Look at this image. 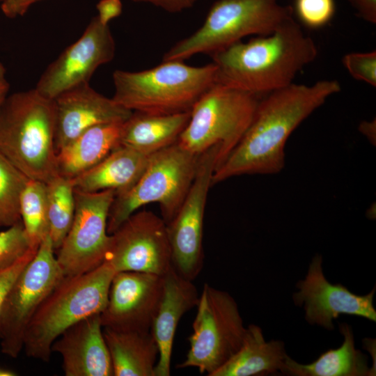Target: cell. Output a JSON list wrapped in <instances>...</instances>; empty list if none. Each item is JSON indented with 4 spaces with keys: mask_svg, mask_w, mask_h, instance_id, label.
<instances>
[{
    "mask_svg": "<svg viewBox=\"0 0 376 376\" xmlns=\"http://www.w3.org/2000/svg\"><path fill=\"white\" fill-rule=\"evenodd\" d=\"M336 80L295 84L269 93L260 100L241 140L215 169L212 184L245 174L274 175L285 166V146L294 130L331 95Z\"/></svg>",
    "mask_w": 376,
    "mask_h": 376,
    "instance_id": "1",
    "label": "cell"
},
{
    "mask_svg": "<svg viewBox=\"0 0 376 376\" xmlns=\"http://www.w3.org/2000/svg\"><path fill=\"white\" fill-rule=\"evenodd\" d=\"M318 55L314 40L293 18L274 33L211 54L216 84L260 95L293 84Z\"/></svg>",
    "mask_w": 376,
    "mask_h": 376,
    "instance_id": "2",
    "label": "cell"
},
{
    "mask_svg": "<svg viewBox=\"0 0 376 376\" xmlns=\"http://www.w3.org/2000/svg\"><path fill=\"white\" fill-rule=\"evenodd\" d=\"M54 100L36 88L8 95L0 107V152L29 179L58 175Z\"/></svg>",
    "mask_w": 376,
    "mask_h": 376,
    "instance_id": "3",
    "label": "cell"
},
{
    "mask_svg": "<svg viewBox=\"0 0 376 376\" xmlns=\"http://www.w3.org/2000/svg\"><path fill=\"white\" fill-rule=\"evenodd\" d=\"M116 273L104 260L86 273L64 276L29 323L23 346L26 355L48 362L53 343L64 331L87 317L100 314Z\"/></svg>",
    "mask_w": 376,
    "mask_h": 376,
    "instance_id": "4",
    "label": "cell"
},
{
    "mask_svg": "<svg viewBox=\"0 0 376 376\" xmlns=\"http://www.w3.org/2000/svg\"><path fill=\"white\" fill-rule=\"evenodd\" d=\"M217 67L188 65L166 61L137 72L113 73L112 99L132 111L169 114L191 111L197 100L216 84Z\"/></svg>",
    "mask_w": 376,
    "mask_h": 376,
    "instance_id": "5",
    "label": "cell"
},
{
    "mask_svg": "<svg viewBox=\"0 0 376 376\" xmlns=\"http://www.w3.org/2000/svg\"><path fill=\"white\" fill-rule=\"evenodd\" d=\"M293 18L292 7L278 0H217L202 26L172 46L162 60L184 61L198 54L211 55L246 36L270 35Z\"/></svg>",
    "mask_w": 376,
    "mask_h": 376,
    "instance_id": "6",
    "label": "cell"
},
{
    "mask_svg": "<svg viewBox=\"0 0 376 376\" xmlns=\"http://www.w3.org/2000/svg\"><path fill=\"white\" fill-rule=\"evenodd\" d=\"M199 156L178 142L151 154L136 182L115 196L109 213L108 233H113L130 215L151 203L159 205L162 219L168 224L191 187Z\"/></svg>",
    "mask_w": 376,
    "mask_h": 376,
    "instance_id": "7",
    "label": "cell"
},
{
    "mask_svg": "<svg viewBox=\"0 0 376 376\" xmlns=\"http://www.w3.org/2000/svg\"><path fill=\"white\" fill-rule=\"evenodd\" d=\"M258 97L215 84L191 108L189 122L177 142L198 156L218 146L217 168L249 127L260 101Z\"/></svg>",
    "mask_w": 376,
    "mask_h": 376,
    "instance_id": "8",
    "label": "cell"
},
{
    "mask_svg": "<svg viewBox=\"0 0 376 376\" xmlns=\"http://www.w3.org/2000/svg\"><path fill=\"white\" fill-rule=\"evenodd\" d=\"M188 340L189 350L178 368L194 367L211 376L240 349L246 332L238 306L227 292L204 283Z\"/></svg>",
    "mask_w": 376,
    "mask_h": 376,
    "instance_id": "9",
    "label": "cell"
},
{
    "mask_svg": "<svg viewBox=\"0 0 376 376\" xmlns=\"http://www.w3.org/2000/svg\"><path fill=\"white\" fill-rule=\"evenodd\" d=\"M47 235L17 277L5 299L0 326L1 351L12 358L23 350L25 331L36 311L64 277Z\"/></svg>",
    "mask_w": 376,
    "mask_h": 376,
    "instance_id": "10",
    "label": "cell"
},
{
    "mask_svg": "<svg viewBox=\"0 0 376 376\" xmlns=\"http://www.w3.org/2000/svg\"><path fill=\"white\" fill-rule=\"evenodd\" d=\"M115 196L111 189L86 192L75 189L72 223L56 254L63 276L86 273L104 261L111 240L108 217Z\"/></svg>",
    "mask_w": 376,
    "mask_h": 376,
    "instance_id": "11",
    "label": "cell"
},
{
    "mask_svg": "<svg viewBox=\"0 0 376 376\" xmlns=\"http://www.w3.org/2000/svg\"><path fill=\"white\" fill-rule=\"evenodd\" d=\"M219 150L218 146H213L199 156L191 187L175 216L166 224L172 266L190 281L196 279L203 267L205 207Z\"/></svg>",
    "mask_w": 376,
    "mask_h": 376,
    "instance_id": "12",
    "label": "cell"
},
{
    "mask_svg": "<svg viewBox=\"0 0 376 376\" xmlns=\"http://www.w3.org/2000/svg\"><path fill=\"white\" fill-rule=\"evenodd\" d=\"M104 260L116 272L163 276L172 266L167 225L150 211H136L113 233Z\"/></svg>",
    "mask_w": 376,
    "mask_h": 376,
    "instance_id": "13",
    "label": "cell"
},
{
    "mask_svg": "<svg viewBox=\"0 0 376 376\" xmlns=\"http://www.w3.org/2000/svg\"><path fill=\"white\" fill-rule=\"evenodd\" d=\"M115 52L109 26L102 24L95 16L81 37L48 65L35 88L53 100L67 90L89 83L97 68L110 62Z\"/></svg>",
    "mask_w": 376,
    "mask_h": 376,
    "instance_id": "14",
    "label": "cell"
},
{
    "mask_svg": "<svg viewBox=\"0 0 376 376\" xmlns=\"http://www.w3.org/2000/svg\"><path fill=\"white\" fill-rule=\"evenodd\" d=\"M322 264V256L315 255L304 279L297 283L298 291L292 296L295 304L304 308L306 322L329 331L334 329L333 320L341 314L376 322L373 305L375 288L365 295H356L340 283L333 284L328 281Z\"/></svg>",
    "mask_w": 376,
    "mask_h": 376,
    "instance_id": "15",
    "label": "cell"
},
{
    "mask_svg": "<svg viewBox=\"0 0 376 376\" xmlns=\"http://www.w3.org/2000/svg\"><path fill=\"white\" fill-rule=\"evenodd\" d=\"M162 287V276L140 272H116L107 305L100 313L103 328L150 331Z\"/></svg>",
    "mask_w": 376,
    "mask_h": 376,
    "instance_id": "16",
    "label": "cell"
},
{
    "mask_svg": "<svg viewBox=\"0 0 376 376\" xmlns=\"http://www.w3.org/2000/svg\"><path fill=\"white\" fill-rule=\"evenodd\" d=\"M56 115V152L88 128L123 122L132 111L92 88L89 83L67 90L53 99Z\"/></svg>",
    "mask_w": 376,
    "mask_h": 376,
    "instance_id": "17",
    "label": "cell"
},
{
    "mask_svg": "<svg viewBox=\"0 0 376 376\" xmlns=\"http://www.w3.org/2000/svg\"><path fill=\"white\" fill-rule=\"evenodd\" d=\"M51 351L61 357L66 376H113L100 314L70 327L55 340Z\"/></svg>",
    "mask_w": 376,
    "mask_h": 376,
    "instance_id": "18",
    "label": "cell"
},
{
    "mask_svg": "<svg viewBox=\"0 0 376 376\" xmlns=\"http://www.w3.org/2000/svg\"><path fill=\"white\" fill-rule=\"evenodd\" d=\"M162 293L150 332L159 349L155 376H169L175 331L183 315L196 306L199 295L196 286L171 266L162 276Z\"/></svg>",
    "mask_w": 376,
    "mask_h": 376,
    "instance_id": "19",
    "label": "cell"
},
{
    "mask_svg": "<svg viewBox=\"0 0 376 376\" xmlns=\"http://www.w3.org/2000/svg\"><path fill=\"white\" fill-rule=\"evenodd\" d=\"M288 357L282 340L266 341L262 329L251 324L240 349L211 376L285 375Z\"/></svg>",
    "mask_w": 376,
    "mask_h": 376,
    "instance_id": "20",
    "label": "cell"
},
{
    "mask_svg": "<svg viewBox=\"0 0 376 376\" xmlns=\"http://www.w3.org/2000/svg\"><path fill=\"white\" fill-rule=\"evenodd\" d=\"M191 111L159 114L132 111L121 127L120 145L150 155L177 142Z\"/></svg>",
    "mask_w": 376,
    "mask_h": 376,
    "instance_id": "21",
    "label": "cell"
},
{
    "mask_svg": "<svg viewBox=\"0 0 376 376\" xmlns=\"http://www.w3.org/2000/svg\"><path fill=\"white\" fill-rule=\"evenodd\" d=\"M123 122L93 126L58 150L56 152L58 173L72 179L100 162L120 146Z\"/></svg>",
    "mask_w": 376,
    "mask_h": 376,
    "instance_id": "22",
    "label": "cell"
},
{
    "mask_svg": "<svg viewBox=\"0 0 376 376\" xmlns=\"http://www.w3.org/2000/svg\"><path fill=\"white\" fill-rule=\"evenodd\" d=\"M149 157L120 145L95 166L72 178L75 189L86 192L111 189L116 195L123 193L141 176Z\"/></svg>",
    "mask_w": 376,
    "mask_h": 376,
    "instance_id": "23",
    "label": "cell"
},
{
    "mask_svg": "<svg viewBox=\"0 0 376 376\" xmlns=\"http://www.w3.org/2000/svg\"><path fill=\"white\" fill-rule=\"evenodd\" d=\"M113 376H155L159 357L157 344L150 331L103 328Z\"/></svg>",
    "mask_w": 376,
    "mask_h": 376,
    "instance_id": "24",
    "label": "cell"
},
{
    "mask_svg": "<svg viewBox=\"0 0 376 376\" xmlns=\"http://www.w3.org/2000/svg\"><path fill=\"white\" fill-rule=\"evenodd\" d=\"M343 336L340 347L321 354L314 361L301 364L289 356L285 361V375L292 376H370L375 370L370 368L368 358L354 345L352 327L346 322L339 324Z\"/></svg>",
    "mask_w": 376,
    "mask_h": 376,
    "instance_id": "25",
    "label": "cell"
},
{
    "mask_svg": "<svg viewBox=\"0 0 376 376\" xmlns=\"http://www.w3.org/2000/svg\"><path fill=\"white\" fill-rule=\"evenodd\" d=\"M45 185L49 235L56 252L72 223L75 210V187L72 179L59 174Z\"/></svg>",
    "mask_w": 376,
    "mask_h": 376,
    "instance_id": "26",
    "label": "cell"
},
{
    "mask_svg": "<svg viewBox=\"0 0 376 376\" xmlns=\"http://www.w3.org/2000/svg\"><path fill=\"white\" fill-rule=\"evenodd\" d=\"M20 217L32 248L38 249L49 235L45 183L29 179L20 198Z\"/></svg>",
    "mask_w": 376,
    "mask_h": 376,
    "instance_id": "27",
    "label": "cell"
},
{
    "mask_svg": "<svg viewBox=\"0 0 376 376\" xmlns=\"http://www.w3.org/2000/svg\"><path fill=\"white\" fill-rule=\"evenodd\" d=\"M29 178L0 152V226L19 221L20 198Z\"/></svg>",
    "mask_w": 376,
    "mask_h": 376,
    "instance_id": "28",
    "label": "cell"
},
{
    "mask_svg": "<svg viewBox=\"0 0 376 376\" xmlns=\"http://www.w3.org/2000/svg\"><path fill=\"white\" fill-rule=\"evenodd\" d=\"M32 248L22 221L0 231V268L8 266Z\"/></svg>",
    "mask_w": 376,
    "mask_h": 376,
    "instance_id": "29",
    "label": "cell"
},
{
    "mask_svg": "<svg viewBox=\"0 0 376 376\" xmlns=\"http://www.w3.org/2000/svg\"><path fill=\"white\" fill-rule=\"evenodd\" d=\"M294 13L305 26L317 29L322 27L335 14L334 0H295Z\"/></svg>",
    "mask_w": 376,
    "mask_h": 376,
    "instance_id": "30",
    "label": "cell"
},
{
    "mask_svg": "<svg viewBox=\"0 0 376 376\" xmlns=\"http://www.w3.org/2000/svg\"><path fill=\"white\" fill-rule=\"evenodd\" d=\"M350 75L357 80L376 86V52H352L343 58Z\"/></svg>",
    "mask_w": 376,
    "mask_h": 376,
    "instance_id": "31",
    "label": "cell"
},
{
    "mask_svg": "<svg viewBox=\"0 0 376 376\" xmlns=\"http://www.w3.org/2000/svg\"><path fill=\"white\" fill-rule=\"evenodd\" d=\"M37 250L31 249L11 265L0 268V326L2 311L6 296L17 277L34 257Z\"/></svg>",
    "mask_w": 376,
    "mask_h": 376,
    "instance_id": "32",
    "label": "cell"
},
{
    "mask_svg": "<svg viewBox=\"0 0 376 376\" xmlns=\"http://www.w3.org/2000/svg\"><path fill=\"white\" fill-rule=\"evenodd\" d=\"M123 6L120 0H100L97 4V18L104 25L120 15Z\"/></svg>",
    "mask_w": 376,
    "mask_h": 376,
    "instance_id": "33",
    "label": "cell"
},
{
    "mask_svg": "<svg viewBox=\"0 0 376 376\" xmlns=\"http://www.w3.org/2000/svg\"><path fill=\"white\" fill-rule=\"evenodd\" d=\"M43 0H3L1 9L5 16L15 18L24 15L33 3Z\"/></svg>",
    "mask_w": 376,
    "mask_h": 376,
    "instance_id": "34",
    "label": "cell"
},
{
    "mask_svg": "<svg viewBox=\"0 0 376 376\" xmlns=\"http://www.w3.org/2000/svg\"><path fill=\"white\" fill-rule=\"evenodd\" d=\"M136 3H150L169 13H178L192 7L197 0H132Z\"/></svg>",
    "mask_w": 376,
    "mask_h": 376,
    "instance_id": "35",
    "label": "cell"
},
{
    "mask_svg": "<svg viewBox=\"0 0 376 376\" xmlns=\"http://www.w3.org/2000/svg\"><path fill=\"white\" fill-rule=\"evenodd\" d=\"M357 14L365 21L376 23V0H348Z\"/></svg>",
    "mask_w": 376,
    "mask_h": 376,
    "instance_id": "36",
    "label": "cell"
},
{
    "mask_svg": "<svg viewBox=\"0 0 376 376\" xmlns=\"http://www.w3.org/2000/svg\"><path fill=\"white\" fill-rule=\"evenodd\" d=\"M6 75V68L0 61V107L8 97L10 89V84Z\"/></svg>",
    "mask_w": 376,
    "mask_h": 376,
    "instance_id": "37",
    "label": "cell"
},
{
    "mask_svg": "<svg viewBox=\"0 0 376 376\" xmlns=\"http://www.w3.org/2000/svg\"><path fill=\"white\" fill-rule=\"evenodd\" d=\"M360 132L371 141L375 139V120L363 121L359 125Z\"/></svg>",
    "mask_w": 376,
    "mask_h": 376,
    "instance_id": "38",
    "label": "cell"
},
{
    "mask_svg": "<svg viewBox=\"0 0 376 376\" xmlns=\"http://www.w3.org/2000/svg\"><path fill=\"white\" fill-rule=\"evenodd\" d=\"M15 373L13 371L0 368V376H15Z\"/></svg>",
    "mask_w": 376,
    "mask_h": 376,
    "instance_id": "39",
    "label": "cell"
},
{
    "mask_svg": "<svg viewBox=\"0 0 376 376\" xmlns=\"http://www.w3.org/2000/svg\"><path fill=\"white\" fill-rule=\"evenodd\" d=\"M3 0H0V2H1Z\"/></svg>",
    "mask_w": 376,
    "mask_h": 376,
    "instance_id": "40",
    "label": "cell"
}]
</instances>
